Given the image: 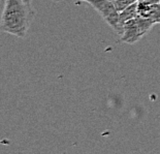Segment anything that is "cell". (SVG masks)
Wrapping results in <instances>:
<instances>
[{"label": "cell", "instance_id": "6da1fadb", "mask_svg": "<svg viewBox=\"0 0 160 154\" xmlns=\"http://www.w3.org/2000/svg\"><path fill=\"white\" fill-rule=\"evenodd\" d=\"M33 18L34 11L31 3L26 0H5L0 20V30L19 38H25Z\"/></svg>", "mask_w": 160, "mask_h": 154}, {"label": "cell", "instance_id": "7a4b0ae2", "mask_svg": "<svg viewBox=\"0 0 160 154\" xmlns=\"http://www.w3.org/2000/svg\"><path fill=\"white\" fill-rule=\"evenodd\" d=\"M155 24L152 20L137 16L129 20L123 25V30L120 35V42L133 44L138 42L146 33L149 32Z\"/></svg>", "mask_w": 160, "mask_h": 154}, {"label": "cell", "instance_id": "3957f363", "mask_svg": "<svg viewBox=\"0 0 160 154\" xmlns=\"http://www.w3.org/2000/svg\"><path fill=\"white\" fill-rule=\"evenodd\" d=\"M90 5L93 6L94 9L99 13L101 18L114 31L117 33L119 30V17L120 13L115 8L111 0H89L88 1Z\"/></svg>", "mask_w": 160, "mask_h": 154}, {"label": "cell", "instance_id": "277c9868", "mask_svg": "<svg viewBox=\"0 0 160 154\" xmlns=\"http://www.w3.org/2000/svg\"><path fill=\"white\" fill-rule=\"evenodd\" d=\"M138 16L152 20L154 24H160V3L158 4H149L138 1Z\"/></svg>", "mask_w": 160, "mask_h": 154}, {"label": "cell", "instance_id": "5b68a950", "mask_svg": "<svg viewBox=\"0 0 160 154\" xmlns=\"http://www.w3.org/2000/svg\"><path fill=\"white\" fill-rule=\"evenodd\" d=\"M138 16V1L132 3L131 5H129L127 8H125L124 11L120 13V17H119V30L117 34L119 36L121 35L122 30H123V25L129 21V20L134 19Z\"/></svg>", "mask_w": 160, "mask_h": 154}, {"label": "cell", "instance_id": "8992f818", "mask_svg": "<svg viewBox=\"0 0 160 154\" xmlns=\"http://www.w3.org/2000/svg\"><path fill=\"white\" fill-rule=\"evenodd\" d=\"M113 2V4L115 5V8H117V11L119 13H121L122 11H124L125 8H127L129 5H131L132 3L138 1V0H111Z\"/></svg>", "mask_w": 160, "mask_h": 154}, {"label": "cell", "instance_id": "52a82bcc", "mask_svg": "<svg viewBox=\"0 0 160 154\" xmlns=\"http://www.w3.org/2000/svg\"><path fill=\"white\" fill-rule=\"evenodd\" d=\"M141 1L149 3V4H158V3H160V0H141Z\"/></svg>", "mask_w": 160, "mask_h": 154}, {"label": "cell", "instance_id": "ba28073f", "mask_svg": "<svg viewBox=\"0 0 160 154\" xmlns=\"http://www.w3.org/2000/svg\"><path fill=\"white\" fill-rule=\"evenodd\" d=\"M77 1H86V2H88L89 0H77Z\"/></svg>", "mask_w": 160, "mask_h": 154}, {"label": "cell", "instance_id": "9c48e42d", "mask_svg": "<svg viewBox=\"0 0 160 154\" xmlns=\"http://www.w3.org/2000/svg\"><path fill=\"white\" fill-rule=\"evenodd\" d=\"M26 1H27V2H29V3H31V2H32V0H26Z\"/></svg>", "mask_w": 160, "mask_h": 154}, {"label": "cell", "instance_id": "30bf717a", "mask_svg": "<svg viewBox=\"0 0 160 154\" xmlns=\"http://www.w3.org/2000/svg\"><path fill=\"white\" fill-rule=\"evenodd\" d=\"M53 1H55V2H58V1H61V0H53Z\"/></svg>", "mask_w": 160, "mask_h": 154}]
</instances>
